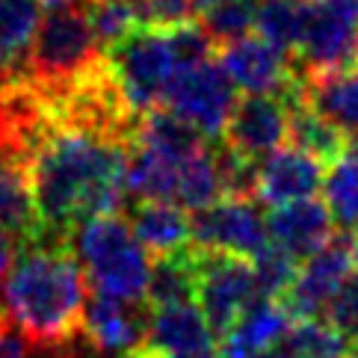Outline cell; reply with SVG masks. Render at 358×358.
Returning <instances> with one entry per match:
<instances>
[{"label": "cell", "instance_id": "6", "mask_svg": "<svg viewBox=\"0 0 358 358\" xmlns=\"http://www.w3.org/2000/svg\"><path fill=\"white\" fill-rule=\"evenodd\" d=\"M104 59L136 119L163 104L166 86H169L172 74L178 71L172 45L166 39L163 27L134 30L124 42L110 48Z\"/></svg>", "mask_w": 358, "mask_h": 358}, {"label": "cell", "instance_id": "37", "mask_svg": "<svg viewBox=\"0 0 358 358\" xmlns=\"http://www.w3.org/2000/svg\"><path fill=\"white\" fill-rule=\"evenodd\" d=\"M266 358H293L285 347H278V350H273V352H266Z\"/></svg>", "mask_w": 358, "mask_h": 358}, {"label": "cell", "instance_id": "19", "mask_svg": "<svg viewBox=\"0 0 358 358\" xmlns=\"http://www.w3.org/2000/svg\"><path fill=\"white\" fill-rule=\"evenodd\" d=\"M204 347H213V335H210L208 323H204V314L196 302L151 311L145 350L166 358V355H178V352L204 350Z\"/></svg>", "mask_w": 358, "mask_h": 358}, {"label": "cell", "instance_id": "10", "mask_svg": "<svg viewBox=\"0 0 358 358\" xmlns=\"http://www.w3.org/2000/svg\"><path fill=\"white\" fill-rule=\"evenodd\" d=\"M355 243L352 237L335 234L314 258L305 261L296 273L293 285L278 302L287 308L293 320H320L331 296L341 290V285L355 273Z\"/></svg>", "mask_w": 358, "mask_h": 358}, {"label": "cell", "instance_id": "8", "mask_svg": "<svg viewBox=\"0 0 358 358\" xmlns=\"http://www.w3.org/2000/svg\"><path fill=\"white\" fill-rule=\"evenodd\" d=\"M196 249V246H193ZM196 270H199V308L204 314L213 338H225L240 314L252 302L261 299L255 270L246 258H231V255H216L196 249Z\"/></svg>", "mask_w": 358, "mask_h": 358}, {"label": "cell", "instance_id": "26", "mask_svg": "<svg viewBox=\"0 0 358 358\" xmlns=\"http://www.w3.org/2000/svg\"><path fill=\"white\" fill-rule=\"evenodd\" d=\"M323 204L338 234L358 240V160L352 155H343L329 166L323 175Z\"/></svg>", "mask_w": 358, "mask_h": 358}, {"label": "cell", "instance_id": "3", "mask_svg": "<svg viewBox=\"0 0 358 358\" xmlns=\"http://www.w3.org/2000/svg\"><path fill=\"white\" fill-rule=\"evenodd\" d=\"M69 246L92 290L122 302H145L151 255L139 246L124 213H101L71 231Z\"/></svg>", "mask_w": 358, "mask_h": 358}, {"label": "cell", "instance_id": "40", "mask_svg": "<svg viewBox=\"0 0 358 358\" xmlns=\"http://www.w3.org/2000/svg\"><path fill=\"white\" fill-rule=\"evenodd\" d=\"M347 358H350V355H347Z\"/></svg>", "mask_w": 358, "mask_h": 358}, {"label": "cell", "instance_id": "20", "mask_svg": "<svg viewBox=\"0 0 358 358\" xmlns=\"http://www.w3.org/2000/svg\"><path fill=\"white\" fill-rule=\"evenodd\" d=\"M39 9V0H0V86L24 78Z\"/></svg>", "mask_w": 358, "mask_h": 358}, {"label": "cell", "instance_id": "11", "mask_svg": "<svg viewBox=\"0 0 358 358\" xmlns=\"http://www.w3.org/2000/svg\"><path fill=\"white\" fill-rule=\"evenodd\" d=\"M296 89V86H293ZM243 95L228 116L225 145L249 160H266L290 139V95Z\"/></svg>", "mask_w": 358, "mask_h": 358}, {"label": "cell", "instance_id": "13", "mask_svg": "<svg viewBox=\"0 0 358 358\" xmlns=\"http://www.w3.org/2000/svg\"><path fill=\"white\" fill-rule=\"evenodd\" d=\"M216 57H220L216 62L225 71V78L243 95H285L299 83L290 57L266 45L261 36H246L234 45L220 48Z\"/></svg>", "mask_w": 358, "mask_h": 358}, {"label": "cell", "instance_id": "17", "mask_svg": "<svg viewBox=\"0 0 358 358\" xmlns=\"http://www.w3.org/2000/svg\"><path fill=\"white\" fill-rule=\"evenodd\" d=\"M0 228L18 243V249L42 237L30 163L9 155H0Z\"/></svg>", "mask_w": 358, "mask_h": 358}, {"label": "cell", "instance_id": "32", "mask_svg": "<svg viewBox=\"0 0 358 358\" xmlns=\"http://www.w3.org/2000/svg\"><path fill=\"white\" fill-rule=\"evenodd\" d=\"M213 0H145L148 27H172L181 21H193Z\"/></svg>", "mask_w": 358, "mask_h": 358}, {"label": "cell", "instance_id": "4", "mask_svg": "<svg viewBox=\"0 0 358 358\" xmlns=\"http://www.w3.org/2000/svg\"><path fill=\"white\" fill-rule=\"evenodd\" d=\"M104 59L89 27L83 6L50 9L39 21L27 54L24 80L42 98V104L54 101L78 80H83Z\"/></svg>", "mask_w": 358, "mask_h": 358}, {"label": "cell", "instance_id": "23", "mask_svg": "<svg viewBox=\"0 0 358 358\" xmlns=\"http://www.w3.org/2000/svg\"><path fill=\"white\" fill-rule=\"evenodd\" d=\"M199 290V270H196V249L189 246L169 258H157L151 264L145 305L151 308H172V305L196 302Z\"/></svg>", "mask_w": 358, "mask_h": 358}, {"label": "cell", "instance_id": "9", "mask_svg": "<svg viewBox=\"0 0 358 358\" xmlns=\"http://www.w3.org/2000/svg\"><path fill=\"white\" fill-rule=\"evenodd\" d=\"M189 225H193V246L201 252L255 258L270 243L266 216L258 210V201L220 199L210 208L199 210Z\"/></svg>", "mask_w": 358, "mask_h": 358}, {"label": "cell", "instance_id": "1", "mask_svg": "<svg viewBox=\"0 0 358 358\" xmlns=\"http://www.w3.org/2000/svg\"><path fill=\"white\" fill-rule=\"evenodd\" d=\"M131 143L48 122L30 160L33 199L42 237L69 243L80 222L124 208V166Z\"/></svg>", "mask_w": 358, "mask_h": 358}, {"label": "cell", "instance_id": "39", "mask_svg": "<svg viewBox=\"0 0 358 358\" xmlns=\"http://www.w3.org/2000/svg\"><path fill=\"white\" fill-rule=\"evenodd\" d=\"M3 320H6V311H3V305H0V323H3Z\"/></svg>", "mask_w": 358, "mask_h": 358}, {"label": "cell", "instance_id": "7", "mask_svg": "<svg viewBox=\"0 0 358 358\" xmlns=\"http://www.w3.org/2000/svg\"><path fill=\"white\" fill-rule=\"evenodd\" d=\"M234 104H237L234 86L225 78L220 62L204 59L199 66L178 69L172 74L160 107L175 113L196 134H201L208 143H213V139H220L225 134V124H228Z\"/></svg>", "mask_w": 358, "mask_h": 358}, {"label": "cell", "instance_id": "29", "mask_svg": "<svg viewBox=\"0 0 358 358\" xmlns=\"http://www.w3.org/2000/svg\"><path fill=\"white\" fill-rule=\"evenodd\" d=\"M285 350L293 358H347L350 343L326 320H296L285 338Z\"/></svg>", "mask_w": 358, "mask_h": 358}, {"label": "cell", "instance_id": "38", "mask_svg": "<svg viewBox=\"0 0 358 358\" xmlns=\"http://www.w3.org/2000/svg\"><path fill=\"white\" fill-rule=\"evenodd\" d=\"M350 358H358V343H352V352H350Z\"/></svg>", "mask_w": 358, "mask_h": 358}, {"label": "cell", "instance_id": "36", "mask_svg": "<svg viewBox=\"0 0 358 358\" xmlns=\"http://www.w3.org/2000/svg\"><path fill=\"white\" fill-rule=\"evenodd\" d=\"M127 358H163V355H157V352H151V350H139V352H134V355H127Z\"/></svg>", "mask_w": 358, "mask_h": 358}, {"label": "cell", "instance_id": "22", "mask_svg": "<svg viewBox=\"0 0 358 358\" xmlns=\"http://www.w3.org/2000/svg\"><path fill=\"white\" fill-rule=\"evenodd\" d=\"M290 143L329 166L347 155V143H350L335 124H329L308 101H305L302 83H296V89H293V95H290Z\"/></svg>", "mask_w": 358, "mask_h": 358}, {"label": "cell", "instance_id": "16", "mask_svg": "<svg viewBox=\"0 0 358 358\" xmlns=\"http://www.w3.org/2000/svg\"><path fill=\"white\" fill-rule=\"evenodd\" d=\"M293 317L278 299H258L240 314L237 323L222 338L220 358H258L278 350V343L287 338Z\"/></svg>", "mask_w": 358, "mask_h": 358}, {"label": "cell", "instance_id": "18", "mask_svg": "<svg viewBox=\"0 0 358 358\" xmlns=\"http://www.w3.org/2000/svg\"><path fill=\"white\" fill-rule=\"evenodd\" d=\"M124 216L136 243L155 258H169L193 246L189 216L172 201H136Z\"/></svg>", "mask_w": 358, "mask_h": 358}, {"label": "cell", "instance_id": "35", "mask_svg": "<svg viewBox=\"0 0 358 358\" xmlns=\"http://www.w3.org/2000/svg\"><path fill=\"white\" fill-rule=\"evenodd\" d=\"M169 358H220L213 347H204V350H193V352H178V355H169Z\"/></svg>", "mask_w": 358, "mask_h": 358}, {"label": "cell", "instance_id": "34", "mask_svg": "<svg viewBox=\"0 0 358 358\" xmlns=\"http://www.w3.org/2000/svg\"><path fill=\"white\" fill-rule=\"evenodd\" d=\"M15 252H18V243L12 240V237L3 231V228H0V281L6 278L12 261H15Z\"/></svg>", "mask_w": 358, "mask_h": 358}, {"label": "cell", "instance_id": "28", "mask_svg": "<svg viewBox=\"0 0 358 358\" xmlns=\"http://www.w3.org/2000/svg\"><path fill=\"white\" fill-rule=\"evenodd\" d=\"M255 12H258V0H213L199 15V24L213 42V50H220L246 39L255 27Z\"/></svg>", "mask_w": 358, "mask_h": 358}, {"label": "cell", "instance_id": "15", "mask_svg": "<svg viewBox=\"0 0 358 358\" xmlns=\"http://www.w3.org/2000/svg\"><path fill=\"white\" fill-rule=\"evenodd\" d=\"M320 187H323V163L296 145H285L261 160L258 201L270 204V208L314 199Z\"/></svg>", "mask_w": 358, "mask_h": 358}, {"label": "cell", "instance_id": "25", "mask_svg": "<svg viewBox=\"0 0 358 358\" xmlns=\"http://www.w3.org/2000/svg\"><path fill=\"white\" fill-rule=\"evenodd\" d=\"M255 27L266 45L293 57L302 48L308 27V0H258Z\"/></svg>", "mask_w": 358, "mask_h": 358}, {"label": "cell", "instance_id": "21", "mask_svg": "<svg viewBox=\"0 0 358 358\" xmlns=\"http://www.w3.org/2000/svg\"><path fill=\"white\" fill-rule=\"evenodd\" d=\"M131 145L151 148V151H157V155H163L166 160L181 166L184 160L199 155L201 148H208V139L196 134L187 122H181L166 107H155L136 119Z\"/></svg>", "mask_w": 358, "mask_h": 358}, {"label": "cell", "instance_id": "33", "mask_svg": "<svg viewBox=\"0 0 358 358\" xmlns=\"http://www.w3.org/2000/svg\"><path fill=\"white\" fill-rule=\"evenodd\" d=\"M0 358H39V350L33 347V341L12 320L0 323Z\"/></svg>", "mask_w": 358, "mask_h": 358}, {"label": "cell", "instance_id": "27", "mask_svg": "<svg viewBox=\"0 0 358 358\" xmlns=\"http://www.w3.org/2000/svg\"><path fill=\"white\" fill-rule=\"evenodd\" d=\"M222 199V187H220V172H216V160H213V148H201L199 155L184 160L178 166V193L175 204L178 208H189V210H204Z\"/></svg>", "mask_w": 358, "mask_h": 358}, {"label": "cell", "instance_id": "5", "mask_svg": "<svg viewBox=\"0 0 358 358\" xmlns=\"http://www.w3.org/2000/svg\"><path fill=\"white\" fill-rule=\"evenodd\" d=\"M290 66L299 83L352 71L358 66V0H308V27Z\"/></svg>", "mask_w": 358, "mask_h": 358}, {"label": "cell", "instance_id": "14", "mask_svg": "<svg viewBox=\"0 0 358 358\" xmlns=\"http://www.w3.org/2000/svg\"><path fill=\"white\" fill-rule=\"evenodd\" d=\"M266 234H270L273 246L287 252L299 264L314 258L335 237V222L323 201L305 199L285 204V208H273V213L266 216Z\"/></svg>", "mask_w": 358, "mask_h": 358}, {"label": "cell", "instance_id": "2", "mask_svg": "<svg viewBox=\"0 0 358 358\" xmlns=\"http://www.w3.org/2000/svg\"><path fill=\"white\" fill-rule=\"evenodd\" d=\"M0 305L39 352L71 350L83 331L86 278L69 243H27L0 281Z\"/></svg>", "mask_w": 358, "mask_h": 358}, {"label": "cell", "instance_id": "31", "mask_svg": "<svg viewBox=\"0 0 358 358\" xmlns=\"http://www.w3.org/2000/svg\"><path fill=\"white\" fill-rule=\"evenodd\" d=\"M323 320L347 343H358V270L331 296V302L323 311Z\"/></svg>", "mask_w": 358, "mask_h": 358}, {"label": "cell", "instance_id": "12", "mask_svg": "<svg viewBox=\"0 0 358 358\" xmlns=\"http://www.w3.org/2000/svg\"><path fill=\"white\" fill-rule=\"evenodd\" d=\"M148 317L143 305L113 299L107 293H86L83 331L86 343L104 358H127L145 347Z\"/></svg>", "mask_w": 358, "mask_h": 358}, {"label": "cell", "instance_id": "24", "mask_svg": "<svg viewBox=\"0 0 358 358\" xmlns=\"http://www.w3.org/2000/svg\"><path fill=\"white\" fill-rule=\"evenodd\" d=\"M124 193L136 201H172L178 193V163L143 145H131L124 166Z\"/></svg>", "mask_w": 358, "mask_h": 358}, {"label": "cell", "instance_id": "30", "mask_svg": "<svg viewBox=\"0 0 358 358\" xmlns=\"http://www.w3.org/2000/svg\"><path fill=\"white\" fill-rule=\"evenodd\" d=\"M249 264L255 270V281H258V290L264 299H281L299 273L296 261H293L287 252L273 246V243H266Z\"/></svg>", "mask_w": 358, "mask_h": 358}]
</instances>
